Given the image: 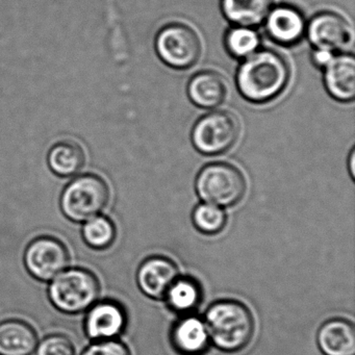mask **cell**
Returning <instances> with one entry per match:
<instances>
[{
    "label": "cell",
    "instance_id": "obj_1",
    "mask_svg": "<svg viewBox=\"0 0 355 355\" xmlns=\"http://www.w3.org/2000/svg\"><path fill=\"white\" fill-rule=\"evenodd\" d=\"M286 58L273 49H261L245 58L236 72V87L247 101L266 103L279 96L290 82Z\"/></svg>",
    "mask_w": 355,
    "mask_h": 355
},
{
    "label": "cell",
    "instance_id": "obj_2",
    "mask_svg": "<svg viewBox=\"0 0 355 355\" xmlns=\"http://www.w3.org/2000/svg\"><path fill=\"white\" fill-rule=\"evenodd\" d=\"M205 324L209 342L226 353L240 352L254 336L255 321L250 309L232 299L211 303L205 313Z\"/></svg>",
    "mask_w": 355,
    "mask_h": 355
},
{
    "label": "cell",
    "instance_id": "obj_3",
    "mask_svg": "<svg viewBox=\"0 0 355 355\" xmlns=\"http://www.w3.org/2000/svg\"><path fill=\"white\" fill-rule=\"evenodd\" d=\"M96 276L82 268L64 270L49 284V297L55 309L65 313H80L90 309L99 297Z\"/></svg>",
    "mask_w": 355,
    "mask_h": 355
},
{
    "label": "cell",
    "instance_id": "obj_4",
    "mask_svg": "<svg viewBox=\"0 0 355 355\" xmlns=\"http://www.w3.org/2000/svg\"><path fill=\"white\" fill-rule=\"evenodd\" d=\"M195 188L203 202L230 207L242 200L246 194L247 182L238 167L217 162L200 170L195 182Z\"/></svg>",
    "mask_w": 355,
    "mask_h": 355
},
{
    "label": "cell",
    "instance_id": "obj_5",
    "mask_svg": "<svg viewBox=\"0 0 355 355\" xmlns=\"http://www.w3.org/2000/svg\"><path fill=\"white\" fill-rule=\"evenodd\" d=\"M107 182L93 173L78 176L62 193L61 209L70 221L86 222L99 215L110 201Z\"/></svg>",
    "mask_w": 355,
    "mask_h": 355
},
{
    "label": "cell",
    "instance_id": "obj_6",
    "mask_svg": "<svg viewBox=\"0 0 355 355\" xmlns=\"http://www.w3.org/2000/svg\"><path fill=\"white\" fill-rule=\"evenodd\" d=\"M155 51L163 63L174 69L193 67L200 59L202 45L198 34L184 24H169L155 37Z\"/></svg>",
    "mask_w": 355,
    "mask_h": 355
},
{
    "label": "cell",
    "instance_id": "obj_7",
    "mask_svg": "<svg viewBox=\"0 0 355 355\" xmlns=\"http://www.w3.org/2000/svg\"><path fill=\"white\" fill-rule=\"evenodd\" d=\"M240 134V121L234 113L215 111L197 120L191 137L195 149L199 153L219 155L236 144Z\"/></svg>",
    "mask_w": 355,
    "mask_h": 355
},
{
    "label": "cell",
    "instance_id": "obj_8",
    "mask_svg": "<svg viewBox=\"0 0 355 355\" xmlns=\"http://www.w3.org/2000/svg\"><path fill=\"white\" fill-rule=\"evenodd\" d=\"M70 255L65 245L53 236H40L33 241L24 253V265L28 273L40 280L49 282L67 269Z\"/></svg>",
    "mask_w": 355,
    "mask_h": 355
},
{
    "label": "cell",
    "instance_id": "obj_9",
    "mask_svg": "<svg viewBox=\"0 0 355 355\" xmlns=\"http://www.w3.org/2000/svg\"><path fill=\"white\" fill-rule=\"evenodd\" d=\"M307 38L315 49L326 51H343L351 40L348 21L336 12H320L306 26Z\"/></svg>",
    "mask_w": 355,
    "mask_h": 355
},
{
    "label": "cell",
    "instance_id": "obj_10",
    "mask_svg": "<svg viewBox=\"0 0 355 355\" xmlns=\"http://www.w3.org/2000/svg\"><path fill=\"white\" fill-rule=\"evenodd\" d=\"M128 315L123 306L113 300L95 302L87 313L85 331L94 340H115L124 331Z\"/></svg>",
    "mask_w": 355,
    "mask_h": 355
},
{
    "label": "cell",
    "instance_id": "obj_11",
    "mask_svg": "<svg viewBox=\"0 0 355 355\" xmlns=\"http://www.w3.org/2000/svg\"><path fill=\"white\" fill-rule=\"evenodd\" d=\"M180 276V270L172 259L157 255L141 263L137 272V284L143 294L162 300Z\"/></svg>",
    "mask_w": 355,
    "mask_h": 355
},
{
    "label": "cell",
    "instance_id": "obj_12",
    "mask_svg": "<svg viewBox=\"0 0 355 355\" xmlns=\"http://www.w3.org/2000/svg\"><path fill=\"white\" fill-rule=\"evenodd\" d=\"M266 32L278 44H296L306 31L302 13L292 6L282 5L271 8L265 19Z\"/></svg>",
    "mask_w": 355,
    "mask_h": 355
},
{
    "label": "cell",
    "instance_id": "obj_13",
    "mask_svg": "<svg viewBox=\"0 0 355 355\" xmlns=\"http://www.w3.org/2000/svg\"><path fill=\"white\" fill-rule=\"evenodd\" d=\"M228 85L225 78L214 70L198 72L188 84V96L197 107L215 109L225 101Z\"/></svg>",
    "mask_w": 355,
    "mask_h": 355
},
{
    "label": "cell",
    "instance_id": "obj_14",
    "mask_svg": "<svg viewBox=\"0 0 355 355\" xmlns=\"http://www.w3.org/2000/svg\"><path fill=\"white\" fill-rule=\"evenodd\" d=\"M324 85L330 96L342 103L355 96V60L352 55H340L324 68Z\"/></svg>",
    "mask_w": 355,
    "mask_h": 355
},
{
    "label": "cell",
    "instance_id": "obj_15",
    "mask_svg": "<svg viewBox=\"0 0 355 355\" xmlns=\"http://www.w3.org/2000/svg\"><path fill=\"white\" fill-rule=\"evenodd\" d=\"M317 343L324 355H355V328L348 320L334 318L322 324Z\"/></svg>",
    "mask_w": 355,
    "mask_h": 355
},
{
    "label": "cell",
    "instance_id": "obj_16",
    "mask_svg": "<svg viewBox=\"0 0 355 355\" xmlns=\"http://www.w3.org/2000/svg\"><path fill=\"white\" fill-rule=\"evenodd\" d=\"M171 343L182 355H202L209 338L205 322L194 315L182 318L172 328Z\"/></svg>",
    "mask_w": 355,
    "mask_h": 355
},
{
    "label": "cell",
    "instance_id": "obj_17",
    "mask_svg": "<svg viewBox=\"0 0 355 355\" xmlns=\"http://www.w3.org/2000/svg\"><path fill=\"white\" fill-rule=\"evenodd\" d=\"M38 336L30 324L20 320L0 323V355H32Z\"/></svg>",
    "mask_w": 355,
    "mask_h": 355
},
{
    "label": "cell",
    "instance_id": "obj_18",
    "mask_svg": "<svg viewBox=\"0 0 355 355\" xmlns=\"http://www.w3.org/2000/svg\"><path fill=\"white\" fill-rule=\"evenodd\" d=\"M49 169L60 178L78 175L85 164L86 153L78 143L71 140L55 143L47 155Z\"/></svg>",
    "mask_w": 355,
    "mask_h": 355
},
{
    "label": "cell",
    "instance_id": "obj_19",
    "mask_svg": "<svg viewBox=\"0 0 355 355\" xmlns=\"http://www.w3.org/2000/svg\"><path fill=\"white\" fill-rule=\"evenodd\" d=\"M273 0H221L224 17L234 26L254 28L265 21Z\"/></svg>",
    "mask_w": 355,
    "mask_h": 355
},
{
    "label": "cell",
    "instance_id": "obj_20",
    "mask_svg": "<svg viewBox=\"0 0 355 355\" xmlns=\"http://www.w3.org/2000/svg\"><path fill=\"white\" fill-rule=\"evenodd\" d=\"M198 282L188 277H178L168 291L165 299L172 311L180 313H192L201 301Z\"/></svg>",
    "mask_w": 355,
    "mask_h": 355
},
{
    "label": "cell",
    "instance_id": "obj_21",
    "mask_svg": "<svg viewBox=\"0 0 355 355\" xmlns=\"http://www.w3.org/2000/svg\"><path fill=\"white\" fill-rule=\"evenodd\" d=\"M116 227L111 219L105 216L97 215L85 222L82 234L85 242L91 248L105 250L115 242Z\"/></svg>",
    "mask_w": 355,
    "mask_h": 355
},
{
    "label": "cell",
    "instance_id": "obj_22",
    "mask_svg": "<svg viewBox=\"0 0 355 355\" xmlns=\"http://www.w3.org/2000/svg\"><path fill=\"white\" fill-rule=\"evenodd\" d=\"M224 43L230 55L245 59L257 51L261 39L253 28L234 26L226 33Z\"/></svg>",
    "mask_w": 355,
    "mask_h": 355
},
{
    "label": "cell",
    "instance_id": "obj_23",
    "mask_svg": "<svg viewBox=\"0 0 355 355\" xmlns=\"http://www.w3.org/2000/svg\"><path fill=\"white\" fill-rule=\"evenodd\" d=\"M195 228L201 234L213 236L220 234L227 222V216L222 207L209 203H200L195 207L192 213Z\"/></svg>",
    "mask_w": 355,
    "mask_h": 355
},
{
    "label": "cell",
    "instance_id": "obj_24",
    "mask_svg": "<svg viewBox=\"0 0 355 355\" xmlns=\"http://www.w3.org/2000/svg\"><path fill=\"white\" fill-rule=\"evenodd\" d=\"M37 355H76V349L67 336L51 334L37 347Z\"/></svg>",
    "mask_w": 355,
    "mask_h": 355
},
{
    "label": "cell",
    "instance_id": "obj_25",
    "mask_svg": "<svg viewBox=\"0 0 355 355\" xmlns=\"http://www.w3.org/2000/svg\"><path fill=\"white\" fill-rule=\"evenodd\" d=\"M82 355H132L130 349L117 340H97L86 349Z\"/></svg>",
    "mask_w": 355,
    "mask_h": 355
},
{
    "label": "cell",
    "instance_id": "obj_26",
    "mask_svg": "<svg viewBox=\"0 0 355 355\" xmlns=\"http://www.w3.org/2000/svg\"><path fill=\"white\" fill-rule=\"evenodd\" d=\"M334 53L332 51H326V49H315V51L311 53V60H313V65L319 68H325L330 62L334 60Z\"/></svg>",
    "mask_w": 355,
    "mask_h": 355
},
{
    "label": "cell",
    "instance_id": "obj_27",
    "mask_svg": "<svg viewBox=\"0 0 355 355\" xmlns=\"http://www.w3.org/2000/svg\"><path fill=\"white\" fill-rule=\"evenodd\" d=\"M349 170H350V174L351 176H352V178H354V172H355V168H354V164H355V153L354 150L351 151L350 155H349Z\"/></svg>",
    "mask_w": 355,
    "mask_h": 355
}]
</instances>
